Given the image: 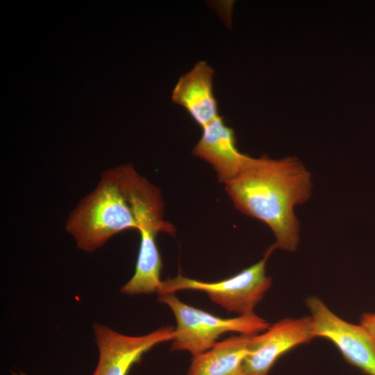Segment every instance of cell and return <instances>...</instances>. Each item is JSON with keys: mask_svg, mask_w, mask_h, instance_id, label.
<instances>
[{"mask_svg": "<svg viewBox=\"0 0 375 375\" xmlns=\"http://www.w3.org/2000/svg\"><path fill=\"white\" fill-rule=\"evenodd\" d=\"M252 335L231 336L193 356L187 375H240Z\"/></svg>", "mask_w": 375, "mask_h": 375, "instance_id": "obj_11", "label": "cell"}, {"mask_svg": "<svg viewBox=\"0 0 375 375\" xmlns=\"http://www.w3.org/2000/svg\"><path fill=\"white\" fill-rule=\"evenodd\" d=\"M233 204L242 213L266 224L273 231L274 246L294 251L299 242L296 206L311 194L310 172L297 158H252L238 176L225 183Z\"/></svg>", "mask_w": 375, "mask_h": 375, "instance_id": "obj_1", "label": "cell"}, {"mask_svg": "<svg viewBox=\"0 0 375 375\" xmlns=\"http://www.w3.org/2000/svg\"><path fill=\"white\" fill-rule=\"evenodd\" d=\"M315 338L330 340L350 364L368 375H375V340L360 324L348 322L335 314L319 297L309 296Z\"/></svg>", "mask_w": 375, "mask_h": 375, "instance_id": "obj_5", "label": "cell"}, {"mask_svg": "<svg viewBox=\"0 0 375 375\" xmlns=\"http://www.w3.org/2000/svg\"><path fill=\"white\" fill-rule=\"evenodd\" d=\"M115 169L140 234L156 236L158 233L165 232L174 236V226L163 219V203L159 189L140 176L131 165Z\"/></svg>", "mask_w": 375, "mask_h": 375, "instance_id": "obj_8", "label": "cell"}, {"mask_svg": "<svg viewBox=\"0 0 375 375\" xmlns=\"http://www.w3.org/2000/svg\"><path fill=\"white\" fill-rule=\"evenodd\" d=\"M137 228L115 168L102 172L95 189L80 201L65 225L77 247L88 252L100 248L117 233Z\"/></svg>", "mask_w": 375, "mask_h": 375, "instance_id": "obj_2", "label": "cell"}, {"mask_svg": "<svg viewBox=\"0 0 375 375\" xmlns=\"http://www.w3.org/2000/svg\"><path fill=\"white\" fill-rule=\"evenodd\" d=\"M11 375H28V374H25L24 372H12Z\"/></svg>", "mask_w": 375, "mask_h": 375, "instance_id": "obj_14", "label": "cell"}, {"mask_svg": "<svg viewBox=\"0 0 375 375\" xmlns=\"http://www.w3.org/2000/svg\"><path fill=\"white\" fill-rule=\"evenodd\" d=\"M235 144L233 130L219 116L202 127L201 137L192 153L210 163L218 180L225 183L241 174L253 158L240 153Z\"/></svg>", "mask_w": 375, "mask_h": 375, "instance_id": "obj_9", "label": "cell"}, {"mask_svg": "<svg viewBox=\"0 0 375 375\" xmlns=\"http://www.w3.org/2000/svg\"><path fill=\"white\" fill-rule=\"evenodd\" d=\"M213 69L205 61L180 76L172 94V100L183 107L201 128L219 117L213 94Z\"/></svg>", "mask_w": 375, "mask_h": 375, "instance_id": "obj_10", "label": "cell"}, {"mask_svg": "<svg viewBox=\"0 0 375 375\" xmlns=\"http://www.w3.org/2000/svg\"><path fill=\"white\" fill-rule=\"evenodd\" d=\"M161 268L162 260L156 238H140L135 273L121 288V292L129 295L158 293L162 284Z\"/></svg>", "mask_w": 375, "mask_h": 375, "instance_id": "obj_12", "label": "cell"}, {"mask_svg": "<svg viewBox=\"0 0 375 375\" xmlns=\"http://www.w3.org/2000/svg\"><path fill=\"white\" fill-rule=\"evenodd\" d=\"M174 330L172 326H167L144 335L129 336L94 323L93 331L99 357L92 375H127L144 353L158 344L172 341Z\"/></svg>", "mask_w": 375, "mask_h": 375, "instance_id": "obj_7", "label": "cell"}, {"mask_svg": "<svg viewBox=\"0 0 375 375\" xmlns=\"http://www.w3.org/2000/svg\"><path fill=\"white\" fill-rule=\"evenodd\" d=\"M275 247L273 244L264 257L238 274L217 282H203L178 274L162 281L159 294L178 290H194L206 292L210 299L229 312L239 315L253 313L256 306L262 299L272 285L266 274V263Z\"/></svg>", "mask_w": 375, "mask_h": 375, "instance_id": "obj_4", "label": "cell"}, {"mask_svg": "<svg viewBox=\"0 0 375 375\" xmlns=\"http://www.w3.org/2000/svg\"><path fill=\"white\" fill-rule=\"evenodd\" d=\"M315 338L310 316L282 319L253 335L240 375H268L275 362L290 349Z\"/></svg>", "mask_w": 375, "mask_h": 375, "instance_id": "obj_6", "label": "cell"}, {"mask_svg": "<svg viewBox=\"0 0 375 375\" xmlns=\"http://www.w3.org/2000/svg\"><path fill=\"white\" fill-rule=\"evenodd\" d=\"M360 324L363 326L375 340V312L364 313L360 317Z\"/></svg>", "mask_w": 375, "mask_h": 375, "instance_id": "obj_13", "label": "cell"}, {"mask_svg": "<svg viewBox=\"0 0 375 375\" xmlns=\"http://www.w3.org/2000/svg\"><path fill=\"white\" fill-rule=\"evenodd\" d=\"M158 301L169 307L176 320L172 350L188 351L193 356L212 348L226 332L256 335L270 326L254 312L226 319L213 315L184 303L174 293L159 294Z\"/></svg>", "mask_w": 375, "mask_h": 375, "instance_id": "obj_3", "label": "cell"}]
</instances>
